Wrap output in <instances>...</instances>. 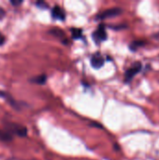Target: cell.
Instances as JSON below:
<instances>
[{
  "mask_svg": "<svg viewBox=\"0 0 159 160\" xmlns=\"http://www.w3.org/2000/svg\"><path fill=\"white\" fill-rule=\"evenodd\" d=\"M31 81H32L33 82H35V83H40V84H42V83H44L45 81H46V76L41 75V76H38V77H36V78L31 79Z\"/></svg>",
  "mask_w": 159,
  "mask_h": 160,
  "instance_id": "cell-8",
  "label": "cell"
},
{
  "mask_svg": "<svg viewBox=\"0 0 159 160\" xmlns=\"http://www.w3.org/2000/svg\"><path fill=\"white\" fill-rule=\"evenodd\" d=\"M141 44H143V42H142V41H135V42H133V43L131 44V49L135 50V48H136V47L142 46Z\"/></svg>",
  "mask_w": 159,
  "mask_h": 160,
  "instance_id": "cell-10",
  "label": "cell"
},
{
  "mask_svg": "<svg viewBox=\"0 0 159 160\" xmlns=\"http://www.w3.org/2000/svg\"><path fill=\"white\" fill-rule=\"evenodd\" d=\"M5 126L9 134H16L20 137H24L27 134L26 128L22 125L15 124V123H7Z\"/></svg>",
  "mask_w": 159,
  "mask_h": 160,
  "instance_id": "cell-1",
  "label": "cell"
},
{
  "mask_svg": "<svg viewBox=\"0 0 159 160\" xmlns=\"http://www.w3.org/2000/svg\"><path fill=\"white\" fill-rule=\"evenodd\" d=\"M94 38L95 40L98 43L100 41H103L107 38V33L105 31V28H104V25L103 24H100L97 28V30L94 33Z\"/></svg>",
  "mask_w": 159,
  "mask_h": 160,
  "instance_id": "cell-4",
  "label": "cell"
},
{
  "mask_svg": "<svg viewBox=\"0 0 159 160\" xmlns=\"http://www.w3.org/2000/svg\"><path fill=\"white\" fill-rule=\"evenodd\" d=\"M4 41H5V38H4V36L0 33V46L4 43Z\"/></svg>",
  "mask_w": 159,
  "mask_h": 160,
  "instance_id": "cell-11",
  "label": "cell"
},
{
  "mask_svg": "<svg viewBox=\"0 0 159 160\" xmlns=\"http://www.w3.org/2000/svg\"><path fill=\"white\" fill-rule=\"evenodd\" d=\"M9 160H19V159H9Z\"/></svg>",
  "mask_w": 159,
  "mask_h": 160,
  "instance_id": "cell-15",
  "label": "cell"
},
{
  "mask_svg": "<svg viewBox=\"0 0 159 160\" xmlns=\"http://www.w3.org/2000/svg\"><path fill=\"white\" fill-rule=\"evenodd\" d=\"M142 68V65L141 63H135L129 69H127L126 71V74H125V78H126V82H129L131 81L134 76L141 70Z\"/></svg>",
  "mask_w": 159,
  "mask_h": 160,
  "instance_id": "cell-3",
  "label": "cell"
},
{
  "mask_svg": "<svg viewBox=\"0 0 159 160\" xmlns=\"http://www.w3.org/2000/svg\"><path fill=\"white\" fill-rule=\"evenodd\" d=\"M52 17L54 19H58V20H64L65 19V13H64V10L58 7V6H55L52 11Z\"/></svg>",
  "mask_w": 159,
  "mask_h": 160,
  "instance_id": "cell-6",
  "label": "cell"
},
{
  "mask_svg": "<svg viewBox=\"0 0 159 160\" xmlns=\"http://www.w3.org/2000/svg\"><path fill=\"white\" fill-rule=\"evenodd\" d=\"M155 38H156L157 39H159V34H157V35H155Z\"/></svg>",
  "mask_w": 159,
  "mask_h": 160,
  "instance_id": "cell-14",
  "label": "cell"
},
{
  "mask_svg": "<svg viewBox=\"0 0 159 160\" xmlns=\"http://www.w3.org/2000/svg\"><path fill=\"white\" fill-rule=\"evenodd\" d=\"M0 140L4 141V142H9L12 140V137L9 133H7L5 131L0 130Z\"/></svg>",
  "mask_w": 159,
  "mask_h": 160,
  "instance_id": "cell-7",
  "label": "cell"
},
{
  "mask_svg": "<svg viewBox=\"0 0 159 160\" xmlns=\"http://www.w3.org/2000/svg\"><path fill=\"white\" fill-rule=\"evenodd\" d=\"M91 65L95 68H99L104 65V58L100 53H95L91 59Z\"/></svg>",
  "mask_w": 159,
  "mask_h": 160,
  "instance_id": "cell-5",
  "label": "cell"
},
{
  "mask_svg": "<svg viewBox=\"0 0 159 160\" xmlns=\"http://www.w3.org/2000/svg\"><path fill=\"white\" fill-rule=\"evenodd\" d=\"M21 3H22V1H11V4L12 5H19Z\"/></svg>",
  "mask_w": 159,
  "mask_h": 160,
  "instance_id": "cell-12",
  "label": "cell"
},
{
  "mask_svg": "<svg viewBox=\"0 0 159 160\" xmlns=\"http://www.w3.org/2000/svg\"><path fill=\"white\" fill-rule=\"evenodd\" d=\"M72 38H80L82 37V30L79 28H72Z\"/></svg>",
  "mask_w": 159,
  "mask_h": 160,
  "instance_id": "cell-9",
  "label": "cell"
},
{
  "mask_svg": "<svg viewBox=\"0 0 159 160\" xmlns=\"http://www.w3.org/2000/svg\"><path fill=\"white\" fill-rule=\"evenodd\" d=\"M4 14H5L4 10H3L2 8H0V18H2V17L4 16Z\"/></svg>",
  "mask_w": 159,
  "mask_h": 160,
  "instance_id": "cell-13",
  "label": "cell"
},
{
  "mask_svg": "<svg viewBox=\"0 0 159 160\" xmlns=\"http://www.w3.org/2000/svg\"><path fill=\"white\" fill-rule=\"evenodd\" d=\"M122 13V9L120 8H110V9H107L105 11H103L102 13L98 14L97 15V18L98 19H108V18H112V17H116L118 16L119 14Z\"/></svg>",
  "mask_w": 159,
  "mask_h": 160,
  "instance_id": "cell-2",
  "label": "cell"
}]
</instances>
